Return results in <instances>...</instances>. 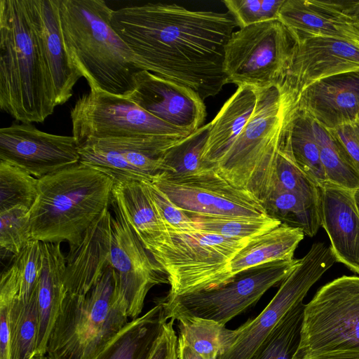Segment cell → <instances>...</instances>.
Wrapping results in <instances>:
<instances>
[{
	"instance_id": "1",
	"label": "cell",
	"mask_w": 359,
	"mask_h": 359,
	"mask_svg": "<svg viewBox=\"0 0 359 359\" xmlns=\"http://www.w3.org/2000/svg\"><path fill=\"white\" fill-rule=\"evenodd\" d=\"M111 23L140 69L186 86L203 100L226 84L224 50L237 27L229 12L147 3L113 10Z\"/></svg>"
},
{
	"instance_id": "2",
	"label": "cell",
	"mask_w": 359,
	"mask_h": 359,
	"mask_svg": "<svg viewBox=\"0 0 359 359\" xmlns=\"http://www.w3.org/2000/svg\"><path fill=\"white\" fill-rule=\"evenodd\" d=\"M55 95L26 0H0V108L22 123L51 115Z\"/></svg>"
},
{
	"instance_id": "3",
	"label": "cell",
	"mask_w": 359,
	"mask_h": 359,
	"mask_svg": "<svg viewBox=\"0 0 359 359\" xmlns=\"http://www.w3.org/2000/svg\"><path fill=\"white\" fill-rule=\"evenodd\" d=\"M113 10L102 0H60L59 16L69 57L90 90L127 97L140 69L113 29Z\"/></svg>"
},
{
	"instance_id": "4",
	"label": "cell",
	"mask_w": 359,
	"mask_h": 359,
	"mask_svg": "<svg viewBox=\"0 0 359 359\" xmlns=\"http://www.w3.org/2000/svg\"><path fill=\"white\" fill-rule=\"evenodd\" d=\"M114 184L109 175L81 162L38 179L29 212L32 240L67 242L74 249L109 207Z\"/></svg>"
},
{
	"instance_id": "5",
	"label": "cell",
	"mask_w": 359,
	"mask_h": 359,
	"mask_svg": "<svg viewBox=\"0 0 359 359\" xmlns=\"http://www.w3.org/2000/svg\"><path fill=\"white\" fill-rule=\"evenodd\" d=\"M247 124L226 154L212 167L235 187L262 203L276 182V160L293 99L283 86L257 89Z\"/></svg>"
},
{
	"instance_id": "6",
	"label": "cell",
	"mask_w": 359,
	"mask_h": 359,
	"mask_svg": "<svg viewBox=\"0 0 359 359\" xmlns=\"http://www.w3.org/2000/svg\"><path fill=\"white\" fill-rule=\"evenodd\" d=\"M114 271L107 266L86 294H67L47 344L48 359H94L129 322Z\"/></svg>"
},
{
	"instance_id": "7",
	"label": "cell",
	"mask_w": 359,
	"mask_h": 359,
	"mask_svg": "<svg viewBox=\"0 0 359 359\" xmlns=\"http://www.w3.org/2000/svg\"><path fill=\"white\" fill-rule=\"evenodd\" d=\"M251 240L196 229L167 231L148 252L165 273L169 296L206 290L232 280L229 264Z\"/></svg>"
},
{
	"instance_id": "8",
	"label": "cell",
	"mask_w": 359,
	"mask_h": 359,
	"mask_svg": "<svg viewBox=\"0 0 359 359\" xmlns=\"http://www.w3.org/2000/svg\"><path fill=\"white\" fill-rule=\"evenodd\" d=\"M294 359H359V276L334 279L305 304Z\"/></svg>"
},
{
	"instance_id": "9",
	"label": "cell",
	"mask_w": 359,
	"mask_h": 359,
	"mask_svg": "<svg viewBox=\"0 0 359 359\" xmlns=\"http://www.w3.org/2000/svg\"><path fill=\"white\" fill-rule=\"evenodd\" d=\"M297 46V38L279 20L239 29L225 46L226 83L256 89L282 86Z\"/></svg>"
},
{
	"instance_id": "10",
	"label": "cell",
	"mask_w": 359,
	"mask_h": 359,
	"mask_svg": "<svg viewBox=\"0 0 359 359\" xmlns=\"http://www.w3.org/2000/svg\"><path fill=\"white\" fill-rule=\"evenodd\" d=\"M299 260L269 262L242 272L219 287L183 295H167L160 302L168 320L196 317L225 325L256 304L269 288L282 283Z\"/></svg>"
},
{
	"instance_id": "11",
	"label": "cell",
	"mask_w": 359,
	"mask_h": 359,
	"mask_svg": "<svg viewBox=\"0 0 359 359\" xmlns=\"http://www.w3.org/2000/svg\"><path fill=\"white\" fill-rule=\"evenodd\" d=\"M77 145L88 139L164 136L183 139L191 132L168 124L128 97L100 90L83 94L70 112Z\"/></svg>"
},
{
	"instance_id": "12",
	"label": "cell",
	"mask_w": 359,
	"mask_h": 359,
	"mask_svg": "<svg viewBox=\"0 0 359 359\" xmlns=\"http://www.w3.org/2000/svg\"><path fill=\"white\" fill-rule=\"evenodd\" d=\"M335 262L330 246L320 242L313 243L264 310L233 330L231 345L219 359H250L280 319L303 302L310 288Z\"/></svg>"
},
{
	"instance_id": "13",
	"label": "cell",
	"mask_w": 359,
	"mask_h": 359,
	"mask_svg": "<svg viewBox=\"0 0 359 359\" xmlns=\"http://www.w3.org/2000/svg\"><path fill=\"white\" fill-rule=\"evenodd\" d=\"M151 182L189 215L247 219L269 217L252 193L235 187L211 166L182 177L163 172Z\"/></svg>"
},
{
	"instance_id": "14",
	"label": "cell",
	"mask_w": 359,
	"mask_h": 359,
	"mask_svg": "<svg viewBox=\"0 0 359 359\" xmlns=\"http://www.w3.org/2000/svg\"><path fill=\"white\" fill-rule=\"evenodd\" d=\"M183 139L164 136L88 139L77 145L79 162L105 173L115 183L151 181L157 175L168 172L164 156Z\"/></svg>"
},
{
	"instance_id": "15",
	"label": "cell",
	"mask_w": 359,
	"mask_h": 359,
	"mask_svg": "<svg viewBox=\"0 0 359 359\" xmlns=\"http://www.w3.org/2000/svg\"><path fill=\"white\" fill-rule=\"evenodd\" d=\"M110 250L107 266L114 272L118 292L126 306L128 318L141 313L149 291L155 285L169 283L161 267L145 250L116 205L111 203Z\"/></svg>"
},
{
	"instance_id": "16",
	"label": "cell",
	"mask_w": 359,
	"mask_h": 359,
	"mask_svg": "<svg viewBox=\"0 0 359 359\" xmlns=\"http://www.w3.org/2000/svg\"><path fill=\"white\" fill-rule=\"evenodd\" d=\"M0 161L40 179L80 161L74 136L48 133L32 123L0 129Z\"/></svg>"
},
{
	"instance_id": "17",
	"label": "cell",
	"mask_w": 359,
	"mask_h": 359,
	"mask_svg": "<svg viewBox=\"0 0 359 359\" xmlns=\"http://www.w3.org/2000/svg\"><path fill=\"white\" fill-rule=\"evenodd\" d=\"M142 109L174 127L189 132L203 126V100L191 88L145 70L134 76V88L127 97Z\"/></svg>"
},
{
	"instance_id": "18",
	"label": "cell",
	"mask_w": 359,
	"mask_h": 359,
	"mask_svg": "<svg viewBox=\"0 0 359 359\" xmlns=\"http://www.w3.org/2000/svg\"><path fill=\"white\" fill-rule=\"evenodd\" d=\"M358 69V43L327 36L300 37L282 86L294 99L318 80Z\"/></svg>"
},
{
	"instance_id": "19",
	"label": "cell",
	"mask_w": 359,
	"mask_h": 359,
	"mask_svg": "<svg viewBox=\"0 0 359 359\" xmlns=\"http://www.w3.org/2000/svg\"><path fill=\"white\" fill-rule=\"evenodd\" d=\"M293 103L329 130L359 121V69L312 83Z\"/></svg>"
},
{
	"instance_id": "20",
	"label": "cell",
	"mask_w": 359,
	"mask_h": 359,
	"mask_svg": "<svg viewBox=\"0 0 359 359\" xmlns=\"http://www.w3.org/2000/svg\"><path fill=\"white\" fill-rule=\"evenodd\" d=\"M60 0H26L41 52L53 83L56 106L67 102L82 77L65 46L59 16Z\"/></svg>"
},
{
	"instance_id": "21",
	"label": "cell",
	"mask_w": 359,
	"mask_h": 359,
	"mask_svg": "<svg viewBox=\"0 0 359 359\" xmlns=\"http://www.w3.org/2000/svg\"><path fill=\"white\" fill-rule=\"evenodd\" d=\"M353 191L328 182L319 188V207L336 262L359 274V212Z\"/></svg>"
},
{
	"instance_id": "22",
	"label": "cell",
	"mask_w": 359,
	"mask_h": 359,
	"mask_svg": "<svg viewBox=\"0 0 359 359\" xmlns=\"http://www.w3.org/2000/svg\"><path fill=\"white\" fill-rule=\"evenodd\" d=\"M278 20L297 38L327 36L359 43V29L325 0H285Z\"/></svg>"
},
{
	"instance_id": "23",
	"label": "cell",
	"mask_w": 359,
	"mask_h": 359,
	"mask_svg": "<svg viewBox=\"0 0 359 359\" xmlns=\"http://www.w3.org/2000/svg\"><path fill=\"white\" fill-rule=\"evenodd\" d=\"M257 89L250 86H238L226 101L210 126L201 160L215 165L228 151L249 121L255 109Z\"/></svg>"
},
{
	"instance_id": "24",
	"label": "cell",
	"mask_w": 359,
	"mask_h": 359,
	"mask_svg": "<svg viewBox=\"0 0 359 359\" xmlns=\"http://www.w3.org/2000/svg\"><path fill=\"white\" fill-rule=\"evenodd\" d=\"M65 266L66 257L60 243H42V268L36 288L39 313L36 353L46 354L49 336L66 294L63 285Z\"/></svg>"
},
{
	"instance_id": "25",
	"label": "cell",
	"mask_w": 359,
	"mask_h": 359,
	"mask_svg": "<svg viewBox=\"0 0 359 359\" xmlns=\"http://www.w3.org/2000/svg\"><path fill=\"white\" fill-rule=\"evenodd\" d=\"M167 320L159 302L129 321L94 359H149Z\"/></svg>"
},
{
	"instance_id": "26",
	"label": "cell",
	"mask_w": 359,
	"mask_h": 359,
	"mask_svg": "<svg viewBox=\"0 0 359 359\" xmlns=\"http://www.w3.org/2000/svg\"><path fill=\"white\" fill-rule=\"evenodd\" d=\"M304 236L301 229L281 224L253 238L231 261L229 273L231 279L260 265L294 259L295 250Z\"/></svg>"
},
{
	"instance_id": "27",
	"label": "cell",
	"mask_w": 359,
	"mask_h": 359,
	"mask_svg": "<svg viewBox=\"0 0 359 359\" xmlns=\"http://www.w3.org/2000/svg\"><path fill=\"white\" fill-rule=\"evenodd\" d=\"M285 130L293 158L300 170L318 188L327 184L312 118L293 102L287 116Z\"/></svg>"
},
{
	"instance_id": "28",
	"label": "cell",
	"mask_w": 359,
	"mask_h": 359,
	"mask_svg": "<svg viewBox=\"0 0 359 359\" xmlns=\"http://www.w3.org/2000/svg\"><path fill=\"white\" fill-rule=\"evenodd\" d=\"M262 205L271 217L313 237L321 226L319 198H311L275 185Z\"/></svg>"
},
{
	"instance_id": "29",
	"label": "cell",
	"mask_w": 359,
	"mask_h": 359,
	"mask_svg": "<svg viewBox=\"0 0 359 359\" xmlns=\"http://www.w3.org/2000/svg\"><path fill=\"white\" fill-rule=\"evenodd\" d=\"M312 126L328 182L351 190L359 188V172L341 144L313 118Z\"/></svg>"
},
{
	"instance_id": "30",
	"label": "cell",
	"mask_w": 359,
	"mask_h": 359,
	"mask_svg": "<svg viewBox=\"0 0 359 359\" xmlns=\"http://www.w3.org/2000/svg\"><path fill=\"white\" fill-rule=\"evenodd\" d=\"M178 320L179 334L203 359H219L230 346L233 331L215 321L182 316Z\"/></svg>"
},
{
	"instance_id": "31",
	"label": "cell",
	"mask_w": 359,
	"mask_h": 359,
	"mask_svg": "<svg viewBox=\"0 0 359 359\" xmlns=\"http://www.w3.org/2000/svg\"><path fill=\"white\" fill-rule=\"evenodd\" d=\"M305 304L291 308L250 359H294L300 343Z\"/></svg>"
},
{
	"instance_id": "32",
	"label": "cell",
	"mask_w": 359,
	"mask_h": 359,
	"mask_svg": "<svg viewBox=\"0 0 359 359\" xmlns=\"http://www.w3.org/2000/svg\"><path fill=\"white\" fill-rule=\"evenodd\" d=\"M38 179L0 161V211L15 207L30 209L37 196Z\"/></svg>"
},
{
	"instance_id": "33",
	"label": "cell",
	"mask_w": 359,
	"mask_h": 359,
	"mask_svg": "<svg viewBox=\"0 0 359 359\" xmlns=\"http://www.w3.org/2000/svg\"><path fill=\"white\" fill-rule=\"evenodd\" d=\"M189 215L198 230L236 238L253 239L281 224L280 221L271 217L247 219Z\"/></svg>"
},
{
	"instance_id": "34",
	"label": "cell",
	"mask_w": 359,
	"mask_h": 359,
	"mask_svg": "<svg viewBox=\"0 0 359 359\" xmlns=\"http://www.w3.org/2000/svg\"><path fill=\"white\" fill-rule=\"evenodd\" d=\"M210 123L203 125L177 144L164 156L168 173L175 176H186L207 167L202 160V154L208 137Z\"/></svg>"
},
{
	"instance_id": "35",
	"label": "cell",
	"mask_w": 359,
	"mask_h": 359,
	"mask_svg": "<svg viewBox=\"0 0 359 359\" xmlns=\"http://www.w3.org/2000/svg\"><path fill=\"white\" fill-rule=\"evenodd\" d=\"M285 123L286 120L276 155L274 186L278 185L287 191L318 198L319 188L303 173L294 161L285 130Z\"/></svg>"
},
{
	"instance_id": "36",
	"label": "cell",
	"mask_w": 359,
	"mask_h": 359,
	"mask_svg": "<svg viewBox=\"0 0 359 359\" xmlns=\"http://www.w3.org/2000/svg\"><path fill=\"white\" fill-rule=\"evenodd\" d=\"M29 210L20 206L0 211L1 255H18L32 241Z\"/></svg>"
},
{
	"instance_id": "37",
	"label": "cell",
	"mask_w": 359,
	"mask_h": 359,
	"mask_svg": "<svg viewBox=\"0 0 359 359\" xmlns=\"http://www.w3.org/2000/svg\"><path fill=\"white\" fill-rule=\"evenodd\" d=\"M39 313L36 290L28 304L22 305L12 337L11 359H30L36 353Z\"/></svg>"
},
{
	"instance_id": "38",
	"label": "cell",
	"mask_w": 359,
	"mask_h": 359,
	"mask_svg": "<svg viewBox=\"0 0 359 359\" xmlns=\"http://www.w3.org/2000/svg\"><path fill=\"white\" fill-rule=\"evenodd\" d=\"M285 0H224L222 3L240 29L278 20Z\"/></svg>"
},
{
	"instance_id": "39",
	"label": "cell",
	"mask_w": 359,
	"mask_h": 359,
	"mask_svg": "<svg viewBox=\"0 0 359 359\" xmlns=\"http://www.w3.org/2000/svg\"><path fill=\"white\" fill-rule=\"evenodd\" d=\"M142 182L167 229L177 231H193L197 229L194 219L187 212L177 207L151 181Z\"/></svg>"
},
{
	"instance_id": "40",
	"label": "cell",
	"mask_w": 359,
	"mask_h": 359,
	"mask_svg": "<svg viewBox=\"0 0 359 359\" xmlns=\"http://www.w3.org/2000/svg\"><path fill=\"white\" fill-rule=\"evenodd\" d=\"M22 305L14 291L0 286V359H11L12 337Z\"/></svg>"
},
{
	"instance_id": "41",
	"label": "cell",
	"mask_w": 359,
	"mask_h": 359,
	"mask_svg": "<svg viewBox=\"0 0 359 359\" xmlns=\"http://www.w3.org/2000/svg\"><path fill=\"white\" fill-rule=\"evenodd\" d=\"M330 131L344 149L359 172V121L340 126Z\"/></svg>"
},
{
	"instance_id": "42",
	"label": "cell",
	"mask_w": 359,
	"mask_h": 359,
	"mask_svg": "<svg viewBox=\"0 0 359 359\" xmlns=\"http://www.w3.org/2000/svg\"><path fill=\"white\" fill-rule=\"evenodd\" d=\"M174 321L170 320L165 323L149 359H178V337L173 327Z\"/></svg>"
},
{
	"instance_id": "43",
	"label": "cell",
	"mask_w": 359,
	"mask_h": 359,
	"mask_svg": "<svg viewBox=\"0 0 359 359\" xmlns=\"http://www.w3.org/2000/svg\"><path fill=\"white\" fill-rule=\"evenodd\" d=\"M325 3L339 12L359 29V0H325Z\"/></svg>"
},
{
	"instance_id": "44",
	"label": "cell",
	"mask_w": 359,
	"mask_h": 359,
	"mask_svg": "<svg viewBox=\"0 0 359 359\" xmlns=\"http://www.w3.org/2000/svg\"><path fill=\"white\" fill-rule=\"evenodd\" d=\"M177 355L178 359H203L180 334L177 339Z\"/></svg>"
},
{
	"instance_id": "45",
	"label": "cell",
	"mask_w": 359,
	"mask_h": 359,
	"mask_svg": "<svg viewBox=\"0 0 359 359\" xmlns=\"http://www.w3.org/2000/svg\"><path fill=\"white\" fill-rule=\"evenodd\" d=\"M353 195L356 208L359 212V188L353 191Z\"/></svg>"
},
{
	"instance_id": "46",
	"label": "cell",
	"mask_w": 359,
	"mask_h": 359,
	"mask_svg": "<svg viewBox=\"0 0 359 359\" xmlns=\"http://www.w3.org/2000/svg\"><path fill=\"white\" fill-rule=\"evenodd\" d=\"M30 359H48L46 353H35Z\"/></svg>"
}]
</instances>
